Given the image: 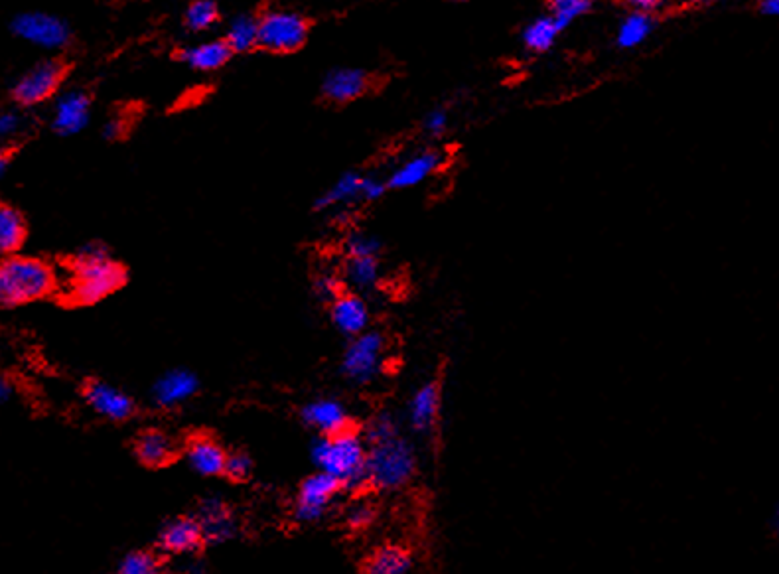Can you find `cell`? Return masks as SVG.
<instances>
[{
  "label": "cell",
  "mask_w": 779,
  "mask_h": 574,
  "mask_svg": "<svg viewBox=\"0 0 779 574\" xmlns=\"http://www.w3.org/2000/svg\"><path fill=\"white\" fill-rule=\"evenodd\" d=\"M219 10L213 0H196L186 10V26L194 32H204L217 22Z\"/></svg>",
  "instance_id": "obj_31"
},
{
  "label": "cell",
  "mask_w": 779,
  "mask_h": 574,
  "mask_svg": "<svg viewBox=\"0 0 779 574\" xmlns=\"http://www.w3.org/2000/svg\"><path fill=\"white\" fill-rule=\"evenodd\" d=\"M302 419L308 427L320 432L322 436H330L350 429L348 409L336 399H318L308 403L302 409Z\"/></svg>",
  "instance_id": "obj_18"
},
{
  "label": "cell",
  "mask_w": 779,
  "mask_h": 574,
  "mask_svg": "<svg viewBox=\"0 0 779 574\" xmlns=\"http://www.w3.org/2000/svg\"><path fill=\"white\" fill-rule=\"evenodd\" d=\"M125 281V267L111 257L103 243L91 241L75 253L68 273L66 294L73 304L89 306L117 292Z\"/></svg>",
  "instance_id": "obj_1"
},
{
  "label": "cell",
  "mask_w": 779,
  "mask_h": 574,
  "mask_svg": "<svg viewBox=\"0 0 779 574\" xmlns=\"http://www.w3.org/2000/svg\"><path fill=\"white\" fill-rule=\"evenodd\" d=\"M125 133V121L121 117H111L105 125H103V135L105 139L109 141H117L121 139Z\"/></svg>",
  "instance_id": "obj_40"
},
{
  "label": "cell",
  "mask_w": 779,
  "mask_h": 574,
  "mask_svg": "<svg viewBox=\"0 0 779 574\" xmlns=\"http://www.w3.org/2000/svg\"><path fill=\"white\" fill-rule=\"evenodd\" d=\"M385 338L381 332L365 330L352 338L342 358V373L355 385H367L379 377L385 365Z\"/></svg>",
  "instance_id": "obj_5"
},
{
  "label": "cell",
  "mask_w": 779,
  "mask_h": 574,
  "mask_svg": "<svg viewBox=\"0 0 779 574\" xmlns=\"http://www.w3.org/2000/svg\"><path fill=\"white\" fill-rule=\"evenodd\" d=\"M229 56H231V50L225 44V40H210V42H202V44H196V46L184 50L182 60L192 70L213 72V70L223 68L225 62L229 60Z\"/></svg>",
  "instance_id": "obj_23"
},
{
  "label": "cell",
  "mask_w": 779,
  "mask_h": 574,
  "mask_svg": "<svg viewBox=\"0 0 779 574\" xmlns=\"http://www.w3.org/2000/svg\"><path fill=\"white\" fill-rule=\"evenodd\" d=\"M83 395L87 405L93 409V413L107 421L123 423L135 415L133 397L121 387L111 385L107 381H91L85 387Z\"/></svg>",
  "instance_id": "obj_11"
},
{
  "label": "cell",
  "mask_w": 779,
  "mask_h": 574,
  "mask_svg": "<svg viewBox=\"0 0 779 574\" xmlns=\"http://www.w3.org/2000/svg\"><path fill=\"white\" fill-rule=\"evenodd\" d=\"M344 281L334 275V273H322L316 277L314 281V294L322 300V302H332L336 296H340L344 290H342Z\"/></svg>",
  "instance_id": "obj_36"
},
{
  "label": "cell",
  "mask_w": 779,
  "mask_h": 574,
  "mask_svg": "<svg viewBox=\"0 0 779 574\" xmlns=\"http://www.w3.org/2000/svg\"><path fill=\"white\" fill-rule=\"evenodd\" d=\"M158 545L168 555H192L204 545L202 527L196 517H176L168 521L160 535Z\"/></svg>",
  "instance_id": "obj_15"
},
{
  "label": "cell",
  "mask_w": 779,
  "mask_h": 574,
  "mask_svg": "<svg viewBox=\"0 0 779 574\" xmlns=\"http://www.w3.org/2000/svg\"><path fill=\"white\" fill-rule=\"evenodd\" d=\"M253 472V462L245 452H231L225 460L223 474L233 482H245Z\"/></svg>",
  "instance_id": "obj_35"
},
{
  "label": "cell",
  "mask_w": 779,
  "mask_h": 574,
  "mask_svg": "<svg viewBox=\"0 0 779 574\" xmlns=\"http://www.w3.org/2000/svg\"><path fill=\"white\" fill-rule=\"evenodd\" d=\"M24 131V117L18 111H0V143L16 139Z\"/></svg>",
  "instance_id": "obj_37"
},
{
  "label": "cell",
  "mask_w": 779,
  "mask_h": 574,
  "mask_svg": "<svg viewBox=\"0 0 779 574\" xmlns=\"http://www.w3.org/2000/svg\"><path fill=\"white\" fill-rule=\"evenodd\" d=\"M26 241V221L22 214L8 206L0 204V255L16 253Z\"/></svg>",
  "instance_id": "obj_27"
},
{
  "label": "cell",
  "mask_w": 779,
  "mask_h": 574,
  "mask_svg": "<svg viewBox=\"0 0 779 574\" xmlns=\"http://www.w3.org/2000/svg\"><path fill=\"white\" fill-rule=\"evenodd\" d=\"M367 89H369V75L357 68H338L328 73L322 83L324 97L334 103L355 101Z\"/></svg>",
  "instance_id": "obj_20"
},
{
  "label": "cell",
  "mask_w": 779,
  "mask_h": 574,
  "mask_svg": "<svg viewBox=\"0 0 779 574\" xmlns=\"http://www.w3.org/2000/svg\"><path fill=\"white\" fill-rule=\"evenodd\" d=\"M450 2H464V0H450Z\"/></svg>",
  "instance_id": "obj_46"
},
{
  "label": "cell",
  "mask_w": 779,
  "mask_h": 574,
  "mask_svg": "<svg viewBox=\"0 0 779 574\" xmlns=\"http://www.w3.org/2000/svg\"><path fill=\"white\" fill-rule=\"evenodd\" d=\"M444 156L438 150H423L401 162L389 176L387 188L407 190L428 180L442 164Z\"/></svg>",
  "instance_id": "obj_17"
},
{
  "label": "cell",
  "mask_w": 779,
  "mask_h": 574,
  "mask_svg": "<svg viewBox=\"0 0 779 574\" xmlns=\"http://www.w3.org/2000/svg\"><path fill=\"white\" fill-rule=\"evenodd\" d=\"M592 8V0H551V16L565 30L580 16L588 14Z\"/></svg>",
  "instance_id": "obj_32"
},
{
  "label": "cell",
  "mask_w": 779,
  "mask_h": 574,
  "mask_svg": "<svg viewBox=\"0 0 779 574\" xmlns=\"http://www.w3.org/2000/svg\"><path fill=\"white\" fill-rule=\"evenodd\" d=\"M411 569V553L397 545H385L377 549L365 565V571L369 574H407Z\"/></svg>",
  "instance_id": "obj_26"
},
{
  "label": "cell",
  "mask_w": 779,
  "mask_h": 574,
  "mask_svg": "<svg viewBox=\"0 0 779 574\" xmlns=\"http://www.w3.org/2000/svg\"><path fill=\"white\" fill-rule=\"evenodd\" d=\"M760 10L766 16H776L779 12V0H760Z\"/></svg>",
  "instance_id": "obj_43"
},
{
  "label": "cell",
  "mask_w": 779,
  "mask_h": 574,
  "mask_svg": "<svg viewBox=\"0 0 779 574\" xmlns=\"http://www.w3.org/2000/svg\"><path fill=\"white\" fill-rule=\"evenodd\" d=\"M64 66L56 60H44L24 73L12 87V97L22 107H34L48 101L64 79Z\"/></svg>",
  "instance_id": "obj_10"
},
{
  "label": "cell",
  "mask_w": 779,
  "mask_h": 574,
  "mask_svg": "<svg viewBox=\"0 0 779 574\" xmlns=\"http://www.w3.org/2000/svg\"><path fill=\"white\" fill-rule=\"evenodd\" d=\"M194 517L202 527L204 543L221 545L225 541H231L237 533V523L229 505L219 498H208L200 503L198 513Z\"/></svg>",
  "instance_id": "obj_16"
},
{
  "label": "cell",
  "mask_w": 779,
  "mask_h": 574,
  "mask_svg": "<svg viewBox=\"0 0 779 574\" xmlns=\"http://www.w3.org/2000/svg\"><path fill=\"white\" fill-rule=\"evenodd\" d=\"M634 12H645V14H653L659 6H661V0H624Z\"/></svg>",
  "instance_id": "obj_41"
},
{
  "label": "cell",
  "mask_w": 779,
  "mask_h": 574,
  "mask_svg": "<svg viewBox=\"0 0 779 574\" xmlns=\"http://www.w3.org/2000/svg\"><path fill=\"white\" fill-rule=\"evenodd\" d=\"M14 397V385L10 379L6 377H0V407L10 403V399Z\"/></svg>",
  "instance_id": "obj_42"
},
{
  "label": "cell",
  "mask_w": 779,
  "mask_h": 574,
  "mask_svg": "<svg viewBox=\"0 0 779 574\" xmlns=\"http://www.w3.org/2000/svg\"><path fill=\"white\" fill-rule=\"evenodd\" d=\"M367 484L377 492L405 488L417 474V450L405 436H393L367 446Z\"/></svg>",
  "instance_id": "obj_4"
},
{
  "label": "cell",
  "mask_w": 779,
  "mask_h": 574,
  "mask_svg": "<svg viewBox=\"0 0 779 574\" xmlns=\"http://www.w3.org/2000/svg\"><path fill=\"white\" fill-rule=\"evenodd\" d=\"M699 4H710V2H718V0H697Z\"/></svg>",
  "instance_id": "obj_45"
},
{
  "label": "cell",
  "mask_w": 779,
  "mask_h": 574,
  "mask_svg": "<svg viewBox=\"0 0 779 574\" xmlns=\"http://www.w3.org/2000/svg\"><path fill=\"white\" fill-rule=\"evenodd\" d=\"M12 32L42 50H62L70 42V26L48 12H24L12 20Z\"/></svg>",
  "instance_id": "obj_7"
},
{
  "label": "cell",
  "mask_w": 779,
  "mask_h": 574,
  "mask_svg": "<svg viewBox=\"0 0 779 574\" xmlns=\"http://www.w3.org/2000/svg\"><path fill=\"white\" fill-rule=\"evenodd\" d=\"M119 573L123 574H154L158 573V559L148 551H133L129 553L121 565Z\"/></svg>",
  "instance_id": "obj_34"
},
{
  "label": "cell",
  "mask_w": 779,
  "mask_h": 574,
  "mask_svg": "<svg viewBox=\"0 0 779 574\" xmlns=\"http://www.w3.org/2000/svg\"><path fill=\"white\" fill-rule=\"evenodd\" d=\"M225 460H227V452L210 436H196L186 446L188 466L204 478L221 476L225 470Z\"/></svg>",
  "instance_id": "obj_19"
},
{
  "label": "cell",
  "mask_w": 779,
  "mask_h": 574,
  "mask_svg": "<svg viewBox=\"0 0 779 574\" xmlns=\"http://www.w3.org/2000/svg\"><path fill=\"white\" fill-rule=\"evenodd\" d=\"M655 28V22H653V16L651 14H645V12H630L618 26V34H616V42L620 48L624 50H632V48H638L639 44H643L651 32Z\"/></svg>",
  "instance_id": "obj_28"
},
{
  "label": "cell",
  "mask_w": 779,
  "mask_h": 574,
  "mask_svg": "<svg viewBox=\"0 0 779 574\" xmlns=\"http://www.w3.org/2000/svg\"><path fill=\"white\" fill-rule=\"evenodd\" d=\"M448 125H450V119H448V113L444 109H434L426 115L425 131L426 135H430L432 139L442 137L448 131Z\"/></svg>",
  "instance_id": "obj_39"
},
{
  "label": "cell",
  "mask_w": 779,
  "mask_h": 574,
  "mask_svg": "<svg viewBox=\"0 0 779 574\" xmlns=\"http://www.w3.org/2000/svg\"><path fill=\"white\" fill-rule=\"evenodd\" d=\"M440 415V389L436 383H425L419 387L409 401V425L419 434H428L436 427Z\"/></svg>",
  "instance_id": "obj_21"
},
{
  "label": "cell",
  "mask_w": 779,
  "mask_h": 574,
  "mask_svg": "<svg viewBox=\"0 0 779 574\" xmlns=\"http://www.w3.org/2000/svg\"><path fill=\"white\" fill-rule=\"evenodd\" d=\"M561 32H563V28L559 26V22L551 14H547V16H539V18L531 20L525 26L521 38H523V44L527 50L541 54V52L551 50L557 44Z\"/></svg>",
  "instance_id": "obj_25"
},
{
  "label": "cell",
  "mask_w": 779,
  "mask_h": 574,
  "mask_svg": "<svg viewBox=\"0 0 779 574\" xmlns=\"http://www.w3.org/2000/svg\"><path fill=\"white\" fill-rule=\"evenodd\" d=\"M135 452L144 466L162 468L176 458V442L164 431L148 429L137 436Z\"/></svg>",
  "instance_id": "obj_22"
},
{
  "label": "cell",
  "mask_w": 779,
  "mask_h": 574,
  "mask_svg": "<svg viewBox=\"0 0 779 574\" xmlns=\"http://www.w3.org/2000/svg\"><path fill=\"white\" fill-rule=\"evenodd\" d=\"M330 304V318L340 334L355 338L369 328L371 312L359 292H342Z\"/></svg>",
  "instance_id": "obj_14"
},
{
  "label": "cell",
  "mask_w": 779,
  "mask_h": 574,
  "mask_svg": "<svg viewBox=\"0 0 779 574\" xmlns=\"http://www.w3.org/2000/svg\"><path fill=\"white\" fill-rule=\"evenodd\" d=\"M365 460L367 442L361 432L352 427L338 434L320 436L312 446V462L318 470L340 480L342 490L346 492L369 490Z\"/></svg>",
  "instance_id": "obj_2"
},
{
  "label": "cell",
  "mask_w": 779,
  "mask_h": 574,
  "mask_svg": "<svg viewBox=\"0 0 779 574\" xmlns=\"http://www.w3.org/2000/svg\"><path fill=\"white\" fill-rule=\"evenodd\" d=\"M6 168H8V156H6V152H4V150H0V178L4 176Z\"/></svg>",
  "instance_id": "obj_44"
},
{
  "label": "cell",
  "mask_w": 779,
  "mask_h": 574,
  "mask_svg": "<svg viewBox=\"0 0 779 574\" xmlns=\"http://www.w3.org/2000/svg\"><path fill=\"white\" fill-rule=\"evenodd\" d=\"M200 381L188 369H172L164 373L152 387V401L160 409H174L188 403L198 393Z\"/></svg>",
  "instance_id": "obj_12"
},
{
  "label": "cell",
  "mask_w": 779,
  "mask_h": 574,
  "mask_svg": "<svg viewBox=\"0 0 779 574\" xmlns=\"http://www.w3.org/2000/svg\"><path fill=\"white\" fill-rule=\"evenodd\" d=\"M344 249H346L348 257H379L383 245L375 235L354 231L348 235Z\"/></svg>",
  "instance_id": "obj_33"
},
{
  "label": "cell",
  "mask_w": 779,
  "mask_h": 574,
  "mask_svg": "<svg viewBox=\"0 0 779 574\" xmlns=\"http://www.w3.org/2000/svg\"><path fill=\"white\" fill-rule=\"evenodd\" d=\"M91 117V101L83 91H66L54 107L52 127L62 137H73L81 133Z\"/></svg>",
  "instance_id": "obj_13"
},
{
  "label": "cell",
  "mask_w": 779,
  "mask_h": 574,
  "mask_svg": "<svg viewBox=\"0 0 779 574\" xmlns=\"http://www.w3.org/2000/svg\"><path fill=\"white\" fill-rule=\"evenodd\" d=\"M340 492H342L340 480H336L328 472L318 470L316 474L308 476L302 482L298 490V498L294 503L296 519L300 523H314L322 519Z\"/></svg>",
  "instance_id": "obj_9"
},
{
  "label": "cell",
  "mask_w": 779,
  "mask_h": 574,
  "mask_svg": "<svg viewBox=\"0 0 779 574\" xmlns=\"http://www.w3.org/2000/svg\"><path fill=\"white\" fill-rule=\"evenodd\" d=\"M344 283L354 292H371L381 283L379 257H348L344 267Z\"/></svg>",
  "instance_id": "obj_24"
},
{
  "label": "cell",
  "mask_w": 779,
  "mask_h": 574,
  "mask_svg": "<svg viewBox=\"0 0 779 574\" xmlns=\"http://www.w3.org/2000/svg\"><path fill=\"white\" fill-rule=\"evenodd\" d=\"M387 192V182L373 176H361L357 172H346L340 176L314 204L316 210L346 208L355 202H375Z\"/></svg>",
  "instance_id": "obj_8"
},
{
  "label": "cell",
  "mask_w": 779,
  "mask_h": 574,
  "mask_svg": "<svg viewBox=\"0 0 779 574\" xmlns=\"http://www.w3.org/2000/svg\"><path fill=\"white\" fill-rule=\"evenodd\" d=\"M225 44L231 52H249L259 46V20L251 16H237L227 28Z\"/></svg>",
  "instance_id": "obj_29"
},
{
  "label": "cell",
  "mask_w": 779,
  "mask_h": 574,
  "mask_svg": "<svg viewBox=\"0 0 779 574\" xmlns=\"http://www.w3.org/2000/svg\"><path fill=\"white\" fill-rule=\"evenodd\" d=\"M308 38V24L294 12L275 10L259 20V46L269 52L288 54L304 46Z\"/></svg>",
  "instance_id": "obj_6"
},
{
  "label": "cell",
  "mask_w": 779,
  "mask_h": 574,
  "mask_svg": "<svg viewBox=\"0 0 779 574\" xmlns=\"http://www.w3.org/2000/svg\"><path fill=\"white\" fill-rule=\"evenodd\" d=\"M375 521V509L371 503L359 502L350 507L346 515V523L354 531H363Z\"/></svg>",
  "instance_id": "obj_38"
},
{
  "label": "cell",
  "mask_w": 779,
  "mask_h": 574,
  "mask_svg": "<svg viewBox=\"0 0 779 574\" xmlns=\"http://www.w3.org/2000/svg\"><path fill=\"white\" fill-rule=\"evenodd\" d=\"M401 429H399V421L393 413L389 411H381L377 415H373L367 425L363 427L361 436L365 438L367 446L369 444H375V442H383V440H389L393 436H399Z\"/></svg>",
  "instance_id": "obj_30"
},
{
  "label": "cell",
  "mask_w": 779,
  "mask_h": 574,
  "mask_svg": "<svg viewBox=\"0 0 779 574\" xmlns=\"http://www.w3.org/2000/svg\"><path fill=\"white\" fill-rule=\"evenodd\" d=\"M58 287L54 269L34 257L6 255L0 261V306L14 308L46 298Z\"/></svg>",
  "instance_id": "obj_3"
}]
</instances>
